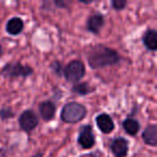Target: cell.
I'll return each instance as SVG.
<instances>
[{"instance_id":"1","label":"cell","mask_w":157,"mask_h":157,"mask_svg":"<svg viewBox=\"0 0 157 157\" xmlns=\"http://www.w3.org/2000/svg\"><path fill=\"white\" fill-rule=\"evenodd\" d=\"M87 60L92 69H101L121 63L122 57L113 48L103 44H97L88 51Z\"/></svg>"},{"instance_id":"2","label":"cell","mask_w":157,"mask_h":157,"mask_svg":"<svg viewBox=\"0 0 157 157\" xmlns=\"http://www.w3.org/2000/svg\"><path fill=\"white\" fill-rule=\"evenodd\" d=\"M87 114V109L82 103L71 101L66 103L60 112V118L63 123L68 124H75L84 120Z\"/></svg>"},{"instance_id":"3","label":"cell","mask_w":157,"mask_h":157,"mask_svg":"<svg viewBox=\"0 0 157 157\" xmlns=\"http://www.w3.org/2000/svg\"><path fill=\"white\" fill-rule=\"evenodd\" d=\"M33 73V69L30 66H26L21 63L20 61L9 63L1 68L0 74L8 78H28Z\"/></svg>"},{"instance_id":"4","label":"cell","mask_w":157,"mask_h":157,"mask_svg":"<svg viewBox=\"0 0 157 157\" xmlns=\"http://www.w3.org/2000/svg\"><path fill=\"white\" fill-rule=\"evenodd\" d=\"M85 65L82 60H71L63 69V75L69 83H78L85 75Z\"/></svg>"},{"instance_id":"5","label":"cell","mask_w":157,"mask_h":157,"mask_svg":"<svg viewBox=\"0 0 157 157\" xmlns=\"http://www.w3.org/2000/svg\"><path fill=\"white\" fill-rule=\"evenodd\" d=\"M38 124H39L38 116L33 110H25L18 117V125L22 128V130H24L27 133L33 131V129L38 126Z\"/></svg>"},{"instance_id":"6","label":"cell","mask_w":157,"mask_h":157,"mask_svg":"<svg viewBox=\"0 0 157 157\" xmlns=\"http://www.w3.org/2000/svg\"><path fill=\"white\" fill-rule=\"evenodd\" d=\"M78 143L83 148H85V150L92 148L95 145L96 140H95V135H94V131H93L92 126L86 125V126L82 127L81 131L78 133Z\"/></svg>"},{"instance_id":"7","label":"cell","mask_w":157,"mask_h":157,"mask_svg":"<svg viewBox=\"0 0 157 157\" xmlns=\"http://www.w3.org/2000/svg\"><path fill=\"white\" fill-rule=\"evenodd\" d=\"M105 26V16L101 13H96L90 15L86 22V28L90 33L98 35Z\"/></svg>"},{"instance_id":"8","label":"cell","mask_w":157,"mask_h":157,"mask_svg":"<svg viewBox=\"0 0 157 157\" xmlns=\"http://www.w3.org/2000/svg\"><path fill=\"white\" fill-rule=\"evenodd\" d=\"M111 152L115 157H126L128 153V141L123 137H117L112 141Z\"/></svg>"},{"instance_id":"9","label":"cell","mask_w":157,"mask_h":157,"mask_svg":"<svg viewBox=\"0 0 157 157\" xmlns=\"http://www.w3.org/2000/svg\"><path fill=\"white\" fill-rule=\"evenodd\" d=\"M96 124L101 132L111 133L115 128V125L112 117L107 113H101L96 117Z\"/></svg>"},{"instance_id":"10","label":"cell","mask_w":157,"mask_h":157,"mask_svg":"<svg viewBox=\"0 0 157 157\" xmlns=\"http://www.w3.org/2000/svg\"><path fill=\"white\" fill-rule=\"evenodd\" d=\"M40 115L43 118L44 122H50L54 118L56 113V105L52 100H46L40 103L39 105Z\"/></svg>"},{"instance_id":"11","label":"cell","mask_w":157,"mask_h":157,"mask_svg":"<svg viewBox=\"0 0 157 157\" xmlns=\"http://www.w3.org/2000/svg\"><path fill=\"white\" fill-rule=\"evenodd\" d=\"M142 139L144 143L150 146L157 145V126L155 124L148 125L142 132Z\"/></svg>"},{"instance_id":"12","label":"cell","mask_w":157,"mask_h":157,"mask_svg":"<svg viewBox=\"0 0 157 157\" xmlns=\"http://www.w3.org/2000/svg\"><path fill=\"white\" fill-rule=\"evenodd\" d=\"M24 29V22L21 17H12L11 20L8 21L7 26H6V30L9 35L11 36H17Z\"/></svg>"},{"instance_id":"13","label":"cell","mask_w":157,"mask_h":157,"mask_svg":"<svg viewBox=\"0 0 157 157\" xmlns=\"http://www.w3.org/2000/svg\"><path fill=\"white\" fill-rule=\"evenodd\" d=\"M143 44L148 51L157 50V33L155 29H147L142 38Z\"/></svg>"},{"instance_id":"14","label":"cell","mask_w":157,"mask_h":157,"mask_svg":"<svg viewBox=\"0 0 157 157\" xmlns=\"http://www.w3.org/2000/svg\"><path fill=\"white\" fill-rule=\"evenodd\" d=\"M94 90H95V88L92 87L87 82H80V83H75L71 88L72 93L80 95V96H86V95L93 93Z\"/></svg>"},{"instance_id":"15","label":"cell","mask_w":157,"mask_h":157,"mask_svg":"<svg viewBox=\"0 0 157 157\" xmlns=\"http://www.w3.org/2000/svg\"><path fill=\"white\" fill-rule=\"evenodd\" d=\"M125 131L130 136H136L140 130V123L135 118H126L123 123Z\"/></svg>"},{"instance_id":"16","label":"cell","mask_w":157,"mask_h":157,"mask_svg":"<svg viewBox=\"0 0 157 157\" xmlns=\"http://www.w3.org/2000/svg\"><path fill=\"white\" fill-rule=\"evenodd\" d=\"M13 116H14V112L10 108H2V109L0 110V118L2 121H7L9 118L13 117Z\"/></svg>"},{"instance_id":"17","label":"cell","mask_w":157,"mask_h":157,"mask_svg":"<svg viewBox=\"0 0 157 157\" xmlns=\"http://www.w3.org/2000/svg\"><path fill=\"white\" fill-rule=\"evenodd\" d=\"M111 6L116 11H122V10H124L126 8L127 1L126 0H113L111 2Z\"/></svg>"},{"instance_id":"18","label":"cell","mask_w":157,"mask_h":157,"mask_svg":"<svg viewBox=\"0 0 157 157\" xmlns=\"http://www.w3.org/2000/svg\"><path fill=\"white\" fill-rule=\"evenodd\" d=\"M51 68H52L53 72H54V73H56L57 75H61V74H63V65L60 63V61L55 60L54 63H52Z\"/></svg>"},{"instance_id":"19","label":"cell","mask_w":157,"mask_h":157,"mask_svg":"<svg viewBox=\"0 0 157 157\" xmlns=\"http://www.w3.org/2000/svg\"><path fill=\"white\" fill-rule=\"evenodd\" d=\"M55 5L58 6V7H60V8L68 7V2H66V1H59V0H55Z\"/></svg>"},{"instance_id":"20","label":"cell","mask_w":157,"mask_h":157,"mask_svg":"<svg viewBox=\"0 0 157 157\" xmlns=\"http://www.w3.org/2000/svg\"><path fill=\"white\" fill-rule=\"evenodd\" d=\"M42 156H43L42 153H38V154H36L35 156H33V157H42Z\"/></svg>"},{"instance_id":"21","label":"cell","mask_w":157,"mask_h":157,"mask_svg":"<svg viewBox=\"0 0 157 157\" xmlns=\"http://www.w3.org/2000/svg\"><path fill=\"white\" fill-rule=\"evenodd\" d=\"M2 54H3V50H2V46L0 45V57L2 56Z\"/></svg>"},{"instance_id":"22","label":"cell","mask_w":157,"mask_h":157,"mask_svg":"<svg viewBox=\"0 0 157 157\" xmlns=\"http://www.w3.org/2000/svg\"><path fill=\"white\" fill-rule=\"evenodd\" d=\"M90 157H99L97 154H90Z\"/></svg>"}]
</instances>
